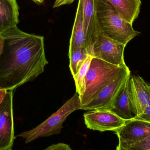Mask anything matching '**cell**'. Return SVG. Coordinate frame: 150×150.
<instances>
[{"label": "cell", "instance_id": "obj_1", "mask_svg": "<svg viewBox=\"0 0 150 150\" xmlns=\"http://www.w3.org/2000/svg\"><path fill=\"white\" fill-rule=\"evenodd\" d=\"M0 35L4 40L0 55V88L14 90L44 72L48 62L43 36L26 33L17 26Z\"/></svg>", "mask_w": 150, "mask_h": 150}, {"label": "cell", "instance_id": "obj_2", "mask_svg": "<svg viewBox=\"0 0 150 150\" xmlns=\"http://www.w3.org/2000/svg\"><path fill=\"white\" fill-rule=\"evenodd\" d=\"M96 16L100 30L108 37L127 45L140 32L124 19L107 0H94Z\"/></svg>", "mask_w": 150, "mask_h": 150}, {"label": "cell", "instance_id": "obj_3", "mask_svg": "<svg viewBox=\"0 0 150 150\" xmlns=\"http://www.w3.org/2000/svg\"><path fill=\"white\" fill-rule=\"evenodd\" d=\"M125 65L116 66L93 57L85 79L83 93L79 97L82 107L91 102L111 83Z\"/></svg>", "mask_w": 150, "mask_h": 150}, {"label": "cell", "instance_id": "obj_4", "mask_svg": "<svg viewBox=\"0 0 150 150\" xmlns=\"http://www.w3.org/2000/svg\"><path fill=\"white\" fill-rule=\"evenodd\" d=\"M82 105L79 95L76 93L56 112L47 119L31 130L23 132L17 136L25 140L26 144L40 137H46L60 133L62 124L68 117L76 110H81Z\"/></svg>", "mask_w": 150, "mask_h": 150}, {"label": "cell", "instance_id": "obj_5", "mask_svg": "<svg viewBox=\"0 0 150 150\" xmlns=\"http://www.w3.org/2000/svg\"><path fill=\"white\" fill-rule=\"evenodd\" d=\"M126 45L107 36L100 30L90 55L118 66L126 64L124 59Z\"/></svg>", "mask_w": 150, "mask_h": 150}, {"label": "cell", "instance_id": "obj_6", "mask_svg": "<svg viewBox=\"0 0 150 150\" xmlns=\"http://www.w3.org/2000/svg\"><path fill=\"white\" fill-rule=\"evenodd\" d=\"M130 76V71L125 65L115 80L106 87L94 99L82 107L81 110H110L115 99Z\"/></svg>", "mask_w": 150, "mask_h": 150}, {"label": "cell", "instance_id": "obj_7", "mask_svg": "<svg viewBox=\"0 0 150 150\" xmlns=\"http://www.w3.org/2000/svg\"><path fill=\"white\" fill-rule=\"evenodd\" d=\"M13 91H7L0 105V150H11L14 144Z\"/></svg>", "mask_w": 150, "mask_h": 150}, {"label": "cell", "instance_id": "obj_8", "mask_svg": "<svg viewBox=\"0 0 150 150\" xmlns=\"http://www.w3.org/2000/svg\"><path fill=\"white\" fill-rule=\"evenodd\" d=\"M83 117L87 128L101 132H115L126 122L110 110L105 109L91 110L84 114Z\"/></svg>", "mask_w": 150, "mask_h": 150}, {"label": "cell", "instance_id": "obj_9", "mask_svg": "<svg viewBox=\"0 0 150 150\" xmlns=\"http://www.w3.org/2000/svg\"><path fill=\"white\" fill-rule=\"evenodd\" d=\"M119 139L117 150H125L128 145L150 136V123L134 119L126 121L124 125L115 131Z\"/></svg>", "mask_w": 150, "mask_h": 150}, {"label": "cell", "instance_id": "obj_10", "mask_svg": "<svg viewBox=\"0 0 150 150\" xmlns=\"http://www.w3.org/2000/svg\"><path fill=\"white\" fill-rule=\"evenodd\" d=\"M83 7V23L86 50L90 55L100 31L96 16L94 0H79Z\"/></svg>", "mask_w": 150, "mask_h": 150}, {"label": "cell", "instance_id": "obj_11", "mask_svg": "<svg viewBox=\"0 0 150 150\" xmlns=\"http://www.w3.org/2000/svg\"><path fill=\"white\" fill-rule=\"evenodd\" d=\"M129 85L131 100L137 117L143 114L149 102L150 83L145 82L139 76L130 75L129 78Z\"/></svg>", "mask_w": 150, "mask_h": 150}, {"label": "cell", "instance_id": "obj_12", "mask_svg": "<svg viewBox=\"0 0 150 150\" xmlns=\"http://www.w3.org/2000/svg\"><path fill=\"white\" fill-rule=\"evenodd\" d=\"M110 111L126 121L136 117L129 92V78L115 99Z\"/></svg>", "mask_w": 150, "mask_h": 150}, {"label": "cell", "instance_id": "obj_13", "mask_svg": "<svg viewBox=\"0 0 150 150\" xmlns=\"http://www.w3.org/2000/svg\"><path fill=\"white\" fill-rule=\"evenodd\" d=\"M19 8L16 0H0V34L17 26Z\"/></svg>", "mask_w": 150, "mask_h": 150}, {"label": "cell", "instance_id": "obj_14", "mask_svg": "<svg viewBox=\"0 0 150 150\" xmlns=\"http://www.w3.org/2000/svg\"><path fill=\"white\" fill-rule=\"evenodd\" d=\"M118 11L120 15L133 24L139 16L142 5L141 0H107Z\"/></svg>", "mask_w": 150, "mask_h": 150}, {"label": "cell", "instance_id": "obj_15", "mask_svg": "<svg viewBox=\"0 0 150 150\" xmlns=\"http://www.w3.org/2000/svg\"><path fill=\"white\" fill-rule=\"evenodd\" d=\"M81 48L86 49L83 23V7L81 3L79 1L74 23L70 38L69 50Z\"/></svg>", "mask_w": 150, "mask_h": 150}, {"label": "cell", "instance_id": "obj_16", "mask_svg": "<svg viewBox=\"0 0 150 150\" xmlns=\"http://www.w3.org/2000/svg\"><path fill=\"white\" fill-rule=\"evenodd\" d=\"M89 55L87 50L83 48L69 50V68L74 78L76 77Z\"/></svg>", "mask_w": 150, "mask_h": 150}, {"label": "cell", "instance_id": "obj_17", "mask_svg": "<svg viewBox=\"0 0 150 150\" xmlns=\"http://www.w3.org/2000/svg\"><path fill=\"white\" fill-rule=\"evenodd\" d=\"M93 56L89 55L77 74L74 79L76 92L81 97L83 93L85 79L90 68Z\"/></svg>", "mask_w": 150, "mask_h": 150}, {"label": "cell", "instance_id": "obj_18", "mask_svg": "<svg viewBox=\"0 0 150 150\" xmlns=\"http://www.w3.org/2000/svg\"><path fill=\"white\" fill-rule=\"evenodd\" d=\"M125 150H150V136L128 145Z\"/></svg>", "mask_w": 150, "mask_h": 150}, {"label": "cell", "instance_id": "obj_19", "mask_svg": "<svg viewBox=\"0 0 150 150\" xmlns=\"http://www.w3.org/2000/svg\"><path fill=\"white\" fill-rule=\"evenodd\" d=\"M69 145L64 143L52 144L47 147L45 150H71Z\"/></svg>", "mask_w": 150, "mask_h": 150}, {"label": "cell", "instance_id": "obj_20", "mask_svg": "<svg viewBox=\"0 0 150 150\" xmlns=\"http://www.w3.org/2000/svg\"><path fill=\"white\" fill-rule=\"evenodd\" d=\"M134 119L148 122L150 123V100L143 114L140 116L136 117Z\"/></svg>", "mask_w": 150, "mask_h": 150}, {"label": "cell", "instance_id": "obj_21", "mask_svg": "<svg viewBox=\"0 0 150 150\" xmlns=\"http://www.w3.org/2000/svg\"><path fill=\"white\" fill-rule=\"evenodd\" d=\"M74 1V0H56L54 4L53 8H57L65 4H70L73 3Z\"/></svg>", "mask_w": 150, "mask_h": 150}, {"label": "cell", "instance_id": "obj_22", "mask_svg": "<svg viewBox=\"0 0 150 150\" xmlns=\"http://www.w3.org/2000/svg\"><path fill=\"white\" fill-rule=\"evenodd\" d=\"M7 91L4 90V89L0 88V105L1 102H2L5 95L7 93Z\"/></svg>", "mask_w": 150, "mask_h": 150}, {"label": "cell", "instance_id": "obj_23", "mask_svg": "<svg viewBox=\"0 0 150 150\" xmlns=\"http://www.w3.org/2000/svg\"><path fill=\"white\" fill-rule=\"evenodd\" d=\"M4 46V40L2 37L0 35V55L2 52Z\"/></svg>", "mask_w": 150, "mask_h": 150}, {"label": "cell", "instance_id": "obj_24", "mask_svg": "<svg viewBox=\"0 0 150 150\" xmlns=\"http://www.w3.org/2000/svg\"><path fill=\"white\" fill-rule=\"evenodd\" d=\"M33 1L38 3H42L44 2V0H33Z\"/></svg>", "mask_w": 150, "mask_h": 150}]
</instances>
